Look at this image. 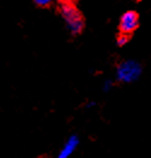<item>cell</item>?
<instances>
[{"instance_id":"8992f818","label":"cell","mask_w":151,"mask_h":158,"mask_svg":"<svg viewBox=\"0 0 151 158\" xmlns=\"http://www.w3.org/2000/svg\"><path fill=\"white\" fill-rule=\"evenodd\" d=\"M36 158H48L46 155H41V156H39V157H36Z\"/></svg>"},{"instance_id":"5b68a950","label":"cell","mask_w":151,"mask_h":158,"mask_svg":"<svg viewBox=\"0 0 151 158\" xmlns=\"http://www.w3.org/2000/svg\"><path fill=\"white\" fill-rule=\"evenodd\" d=\"M33 1L40 9H50L55 2V0H33Z\"/></svg>"},{"instance_id":"3957f363","label":"cell","mask_w":151,"mask_h":158,"mask_svg":"<svg viewBox=\"0 0 151 158\" xmlns=\"http://www.w3.org/2000/svg\"><path fill=\"white\" fill-rule=\"evenodd\" d=\"M76 144H78L76 139H74V138H73V139H70L68 143H67L65 147L63 148V151H62V153H61L59 158H65V157H68L69 155L71 153V151H74V148H75Z\"/></svg>"},{"instance_id":"6da1fadb","label":"cell","mask_w":151,"mask_h":158,"mask_svg":"<svg viewBox=\"0 0 151 158\" xmlns=\"http://www.w3.org/2000/svg\"><path fill=\"white\" fill-rule=\"evenodd\" d=\"M56 5L71 35H80L85 29V17L79 9L78 0H56Z\"/></svg>"},{"instance_id":"277c9868","label":"cell","mask_w":151,"mask_h":158,"mask_svg":"<svg viewBox=\"0 0 151 158\" xmlns=\"http://www.w3.org/2000/svg\"><path fill=\"white\" fill-rule=\"evenodd\" d=\"M132 38V35H128V34H124V33H119L117 36H116V42L119 46H124L126 45Z\"/></svg>"},{"instance_id":"7a4b0ae2","label":"cell","mask_w":151,"mask_h":158,"mask_svg":"<svg viewBox=\"0 0 151 158\" xmlns=\"http://www.w3.org/2000/svg\"><path fill=\"white\" fill-rule=\"evenodd\" d=\"M139 28V15L137 11L129 10L120 17L119 22V33L133 35V33Z\"/></svg>"}]
</instances>
